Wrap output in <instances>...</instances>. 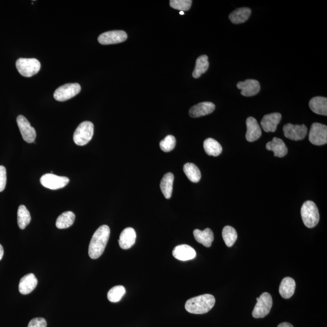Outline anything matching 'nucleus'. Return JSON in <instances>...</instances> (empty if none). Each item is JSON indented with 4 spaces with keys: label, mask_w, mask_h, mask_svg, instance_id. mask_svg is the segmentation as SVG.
I'll return each mask as SVG.
<instances>
[{
    "label": "nucleus",
    "mask_w": 327,
    "mask_h": 327,
    "mask_svg": "<svg viewBox=\"0 0 327 327\" xmlns=\"http://www.w3.org/2000/svg\"><path fill=\"white\" fill-rule=\"evenodd\" d=\"M111 231L109 226L103 225L96 230L90 241L89 247V255L93 260L98 259L105 251L108 244Z\"/></svg>",
    "instance_id": "obj_1"
},
{
    "label": "nucleus",
    "mask_w": 327,
    "mask_h": 327,
    "mask_svg": "<svg viewBox=\"0 0 327 327\" xmlns=\"http://www.w3.org/2000/svg\"><path fill=\"white\" fill-rule=\"evenodd\" d=\"M215 297L210 294H203L187 300L185 309L188 312L203 315L210 312L215 304Z\"/></svg>",
    "instance_id": "obj_2"
},
{
    "label": "nucleus",
    "mask_w": 327,
    "mask_h": 327,
    "mask_svg": "<svg viewBox=\"0 0 327 327\" xmlns=\"http://www.w3.org/2000/svg\"><path fill=\"white\" fill-rule=\"evenodd\" d=\"M300 213L304 224L307 228L312 229L318 224L319 210L315 203L312 200H307L303 204Z\"/></svg>",
    "instance_id": "obj_3"
},
{
    "label": "nucleus",
    "mask_w": 327,
    "mask_h": 327,
    "mask_svg": "<svg viewBox=\"0 0 327 327\" xmlns=\"http://www.w3.org/2000/svg\"><path fill=\"white\" fill-rule=\"evenodd\" d=\"M93 132L94 125L92 122H83L74 132L73 141L77 145L83 146L92 140Z\"/></svg>",
    "instance_id": "obj_4"
},
{
    "label": "nucleus",
    "mask_w": 327,
    "mask_h": 327,
    "mask_svg": "<svg viewBox=\"0 0 327 327\" xmlns=\"http://www.w3.org/2000/svg\"><path fill=\"white\" fill-rule=\"evenodd\" d=\"M16 67L22 76L31 77L37 74L41 69V63L35 58H19Z\"/></svg>",
    "instance_id": "obj_5"
},
{
    "label": "nucleus",
    "mask_w": 327,
    "mask_h": 327,
    "mask_svg": "<svg viewBox=\"0 0 327 327\" xmlns=\"http://www.w3.org/2000/svg\"><path fill=\"white\" fill-rule=\"evenodd\" d=\"M257 300V303L253 311L252 316L255 318H263L270 312L273 306L272 297L270 293L264 292Z\"/></svg>",
    "instance_id": "obj_6"
},
{
    "label": "nucleus",
    "mask_w": 327,
    "mask_h": 327,
    "mask_svg": "<svg viewBox=\"0 0 327 327\" xmlns=\"http://www.w3.org/2000/svg\"><path fill=\"white\" fill-rule=\"evenodd\" d=\"M82 87L78 83L64 84L58 87L54 94V98L58 102H65L79 94Z\"/></svg>",
    "instance_id": "obj_7"
},
{
    "label": "nucleus",
    "mask_w": 327,
    "mask_h": 327,
    "mask_svg": "<svg viewBox=\"0 0 327 327\" xmlns=\"http://www.w3.org/2000/svg\"><path fill=\"white\" fill-rule=\"evenodd\" d=\"M69 181L67 177L58 176L53 173L45 174L40 178L42 185L51 190L62 189L67 185Z\"/></svg>",
    "instance_id": "obj_8"
},
{
    "label": "nucleus",
    "mask_w": 327,
    "mask_h": 327,
    "mask_svg": "<svg viewBox=\"0 0 327 327\" xmlns=\"http://www.w3.org/2000/svg\"><path fill=\"white\" fill-rule=\"evenodd\" d=\"M309 141L316 145H322L327 142V127L320 123H313L309 134Z\"/></svg>",
    "instance_id": "obj_9"
},
{
    "label": "nucleus",
    "mask_w": 327,
    "mask_h": 327,
    "mask_svg": "<svg viewBox=\"0 0 327 327\" xmlns=\"http://www.w3.org/2000/svg\"><path fill=\"white\" fill-rule=\"evenodd\" d=\"M17 122L23 140L28 143H33L37 137L36 131L32 127L27 118L24 116L19 115L17 118Z\"/></svg>",
    "instance_id": "obj_10"
},
{
    "label": "nucleus",
    "mask_w": 327,
    "mask_h": 327,
    "mask_svg": "<svg viewBox=\"0 0 327 327\" xmlns=\"http://www.w3.org/2000/svg\"><path fill=\"white\" fill-rule=\"evenodd\" d=\"M283 132L287 138L291 140L300 141L306 138L308 129L304 124L293 125L289 123L284 126Z\"/></svg>",
    "instance_id": "obj_11"
},
{
    "label": "nucleus",
    "mask_w": 327,
    "mask_h": 327,
    "mask_svg": "<svg viewBox=\"0 0 327 327\" xmlns=\"http://www.w3.org/2000/svg\"><path fill=\"white\" fill-rule=\"evenodd\" d=\"M128 39V34L123 31H112L99 35L98 42L103 45L115 44L122 43Z\"/></svg>",
    "instance_id": "obj_12"
},
{
    "label": "nucleus",
    "mask_w": 327,
    "mask_h": 327,
    "mask_svg": "<svg viewBox=\"0 0 327 327\" xmlns=\"http://www.w3.org/2000/svg\"><path fill=\"white\" fill-rule=\"evenodd\" d=\"M237 87L241 90L242 95L252 96L257 95L261 90L260 82L255 80H246L244 82H239Z\"/></svg>",
    "instance_id": "obj_13"
},
{
    "label": "nucleus",
    "mask_w": 327,
    "mask_h": 327,
    "mask_svg": "<svg viewBox=\"0 0 327 327\" xmlns=\"http://www.w3.org/2000/svg\"><path fill=\"white\" fill-rule=\"evenodd\" d=\"M172 255L178 260L187 261L195 258L196 253L190 245L183 244L177 246L173 249Z\"/></svg>",
    "instance_id": "obj_14"
},
{
    "label": "nucleus",
    "mask_w": 327,
    "mask_h": 327,
    "mask_svg": "<svg viewBox=\"0 0 327 327\" xmlns=\"http://www.w3.org/2000/svg\"><path fill=\"white\" fill-rule=\"evenodd\" d=\"M246 125H247L246 140L248 142H254L258 140L261 137L262 131L257 119L253 117L248 118L246 120Z\"/></svg>",
    "instance_id": "obj_15"
},
{
    "label": "nucleus",
    "mask_w": 327,
    "mask_h": 327,
    "mask_svg": "<svg viewBox=\"0 0 327 327\" xmlns=\"http://www.w3.org/2000/svg\"><path fill=\"white\" fill-rule=\"evenodd\" d=\"M215 109V105L211 102L200 103L190 108L189 115L192 118H199L210 114Z\"/></svg>",
    "instance_id": "obj_16"
},
{
    "label": "nucleus",
    "mask_w": 327,
    "mask_h": 327,
    "mask_svg": "<svg viewBox=\"0 0 327 327\" xmlns=\"http://www.w3.org/2000/svg\"><path fill=\"white\" fill-rule=\"evenodd\" d=\"M282 118L280 113H273L265 115L262 118L261 124L265 132H274Z\"/></svg>",
    "instance_id": "obj_17"
},
{
    "label": "nucleus",
    "mask_w": 327,
    "mask_h": 327,
    "mask_svg": "<svg viewBox=\"0 0 327 327\" xmlns=\"http://www.w3.org/2000/svg\"><path fill=\"white\" fill-rule=\"evenodd\" d=\"M38 280L33 273L25 275L19 281V293L24 295L31 293L36 288Z\"/></svg>",
    "instance_id": "obj_18"
},
{
    "label": "nucleus",
    "mask_w": 327,
    "mask_h": 327,
    "mask_svg": "<svg viewBox=\"0 0 327 327\" xmlns=\"http://www.w3.org/2000/svg\"><path fill=\"white\" fill-rule=\"evenodd\" d=\"M137 234L135 230L132 228H128L121 232L119 239V245L124 250H128L135 243Z\"/></svg>",
    "instance_id": "obj_19"
},
{
    "label": "nucleus",
    "mask_w": 327,
    "mask_h": 327,
    "mask_svg": "<svg viewBox=\"0 0 327 327\" xmlns=\"http://www.w3.org/2000/svg\"><path fill=\"white\" fill-rule=\"evenodd\" d=\"M268 150L273 152L274 156L283 158L287 154L288 149L286 144L281 139L274 137L273 140L268 142L266 144Z\"/></svg>",
    "instance_id": "obj_20"
},
{
    "label": "nucleus",
    "mask_w": 327,
    "mask_h": 327,
    "mask_svg": "<svg viewBox=\"0 0 327 327\" xmlns=\"http://www.w3.org/2000/svg\"><path fill=\"white\" fill-rule=\"evenodd\" d=\"M193 235L196 241L198 243L205 246L206 247H211L212 242L214 240V235L212 230L209 228H207L203 231L195 229L193 231Z\"/></svg>",
    "instance_id": "obj_21"
},
{
    "label": "nucleus",
    "mask_w": 327,
    "mask_h": 327,
    "mask_svg": "<svg viewBox=\"0 0 327 327\" xmlns=\"http://www.w3.org/2000/svg\"><path fill=\"white\" fill-rule=\"evenodd\" d=\"M296 289L295 281L290 277L284 278L280 287V293L284 299H289L292 297Z\"/></svg>",
    "instance_id": "obj_22"
},
{
    "label": "nucleus",
    "mask_w": 327,
    "mask_h": 327,
    "mask_svg": "<svg viewBox=\"0 0 327 327\" xmlns=\"http://www.w3.org/2000/svg\"><path fill=\"white\" fill-rule=\"evenodd\" d=\"M309 107L316 114L327 115V99L325 97H314L309 102Z\"/></svg>",
    "instance_id": "obj_23"
},
{
    "label": "nucleus",
    "mask_w": 327,
    "mask_h": 327,
    "mask_svg": "<svg viewBox=\"0 0 327 327\" xmlns=\"http://www.w3.org/2000/svg\"><path fill=\"white\" fill-rule=\"evenodd\" d=\"M251 14V10L248 8H241L236 9L229 15V19H231L232 23L241 24L244 23L250 17Z\"/></svg>",
    "instance_id": "obj_24"
},
{
    "label": "nucleus",
    "mask_w": 327,
    "mask_h": 327,
    "mask_svg": "<svg viewBox=\"0 0 327 327\" xmlns=\"http://www.w3.org/2000/svg\"><path fill=\"white\" fill-rule=\"evenodd\" d=\"M174 175L172 173L165 174L160 183V188L165 197L170 199L173 192Z\"/></svg>",
    "instance_id": "obj_25"
},
{
    "label": "nucleus",
    "mask_w": 327,
    "mask_h": 327,
    "mask_svg": "<svg viewBox=\"0 0 327 327\" xmlns=\"http://www.w3.org/2000/svg\"><path fill=\"white\" fill-rule=\"evenodd\" d=\"M204 148L209 156L218 157L221 154L222 148L218 141L213 138H207L204 142Z\"/></svg>",
    "instance_id": "obj_26"
},
{
    "label": "nucleus",
    "mask_w": 327,
    "mask_h": 327,
    "mask_svg": "<svg viewBox=\"0 0 327 327\" xmlns=\"http://www.w3.org/2000/svg\"><path fill=\"white\" fill-rule=\"evenodd\" d=\"M76 220V215L70 211L65 212L58 216L56 221L58 229H64L72 226Z\"/></svg>",
    "instance_id": "obj_27"
},
{
    "label": "nucleus",
    "mask_w": 327,
    "mask_h": 327,
    "mask_svg": "<svg viewBox=\"0 0 327 327\" xmlns=\"http://www.w3.org/2000/svg\"><path fill=\"white\" fill-rule=\"evenodd\" d=\"M208 57L204 55L197 58L196 61V66L194 69L192 76L195 79H198L200 76L207 72L209 69Z\"/></svg>",
    "instance_id": "obj_28"
},
{
    "label": "nucleus",
    "mask_w": 327,
    "mask_h": 327,
    "mask_svg": "<svg viewBox=\"0 0 327 327\" xmlns=\"http://www.w3.org/2000/svg\"><path fill=\"white\" fill-rule=\"evenodd\" d=\"M184 173L191 182L198 183L202 178V173L195 164L188 163L183 167Z\"/></svg>",
    "instance_id": "obj_29"
},
{
    "label": "nucleus",
    "mask_w": 327,
    "mask_h": 327,
    "mask_svg": "<svg viewBox=\"0 0 327 327\" xmlns=\"http://www.w3.org/2000/svg\"><path fill=\"white\" fill-rule=\"evenodd\" d=\"M17 221L19 229L23 230L29 224L31 221V216L29 210L24 205L18 207Z\"/></svg>",
    "instance_id": "obj_30"
},
{
    "label": "nucleus",
    "mask_w": 327,
    "mask_h": 327,
    "mask_svg": "<svg viewBox=\"0 0 327 327\" xmlns=\"http://www.w3.org/2000/svg\"><path fill=\"white\" fill-rule=\"evenodd\" d=\"M222 235L226 245L229 247H232L235 243L236 241L237 240V232L231 226H225L222 230Z\"/></svg>",
    "instance_id": "obj_31"
},
{
    "label": "nucleus",
    "mask_w": 327,
    "mask_h": 327,
    "mask_svg": "<svg viewBox=\"0 0 327 327\" xmlns=\"http://www.w3.org/2000/svg\"><path fill=\"white\" fill-rule=\"evenodd\" d=\"M125 289L122 286H117L112 288L108 293V298L110 302L118 303L120 301L125 293Z\"/></svg>",
    "instance_id": "obj_32"
},
{
    "label": "nucleus",
    "mask_w": 327,
    "mask_h": 327,
    "mask_svg": "<svg viewBox=\"0 0 327 327\" xmlns=\"http://www.w3.org/2000/svg\"><path fill=\"white\" fill-rule=\"evenodd\" d=\"M176 138L173 135H168L160 143L161 149L164 152H170L175 147Z\"/></svg>",
    "instance_id": "obj_33"
},
{
    "label": "nucleus",
    "mask_w": 327,
    "mask_h": 327,
    "mask_svg": "<svg viewBox=\"0 0 327 327\" xmlns=\"http://www.w3.org/2000/svg\"><path fill=\"white\" fill-rule=\"evenodd\" d=\"M192 4V0H170V6L171 8L183 12L189 11Z\"/></svg>",
    "instance_id": "obj_34"
},
{
    "label": "nucleus",
    "mask_w": 327,
    "mask_h": 327,
    "mask_svg": "<svg viewBox=\"0 0 327 327\" xmlns=\"http://www.w3.org/2000/svg\"><path fill=\"white\" fill-rule=\"evenodd\" d=\"M6 181H7V174H6V168L0 166V192L5 190Z\"/></svg>",
    "instance_id": "obj_35"
},
{
    "label": "nucleus",
    "mask_w": 327,
    "mask_h": 327,
    "mask_svg": "<svg viewBox=\"0 0 327 327\" xmlns=\"http://www.w3.org/2000/svg\"><path fill=\"white\" fill-rule=\"evenodd\" d=\"M28 327H47V322L43 318H34L29 323Z\"/></svg>",
    "instance_id": "obj_36"
},
{
    "label": "nucleus",
    "mask_w": 327,
    "mask_h": 327,
    "mask_svg": "<svg viewBox=\"0 0 327 327\" xmlns=\"http://www.w3.org/2000/svg\"><path fill=\"white\" fill-rule=\"evenodd\" d=\"M278 327H294L291 323L289 322H283L278 325Z\"/></svg>",
    "instance_id": "obj_37"
},
{
    "label": "nucleus",
    "mask_w": 327,
    "mask_h": 327,
    "mask_svg": "<svg viewBox=\"0 0 327 327\" xmlns=\"http://www.w3.org/2000/svg\"><path fill=\"white\" fill-rule=\"evenodd\" d=\"M3 255H4V249H3V246L0 244V261L2 260Z\"/></svg>",
    "instance_id": "obj_38"
},
{
    "label": "nucleus",
    "mask_w": 327,
    "mask_h": 327,
    "mask_svg": "<svg viewBox=\"0 0 327 327\" xmlns=\"http://www.w3.org/2000/svg\"><path fill=\"white\" fill-rule=\"evenodd\" d=\"M180 15H184V12H183V11H180Z\"/></svg>",
    "instance_id": "obj_39"
}]
</instances>
